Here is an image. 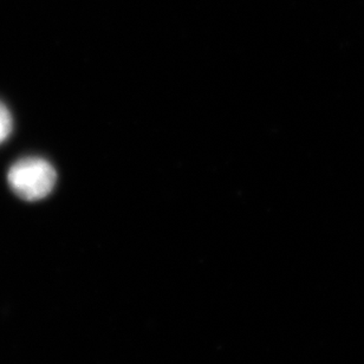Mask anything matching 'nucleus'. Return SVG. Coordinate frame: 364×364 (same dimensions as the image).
<instances>
[{
    "mask_svg": "<svg viewBox=\"0 0 364 364\" xmlns=\"http://www.w3.org/2000/svg\"><path fill=\"white\" fill-rule=\"evenodd\" d=\"M14 128V119L6 105L0 101V144L7 140Z\"/></svg>",
    "mask_w": 364,
    "mask_h": 364,
    "instance_id": "obj_2",
    "label": "nucleus"
},
{
    "mask_svg": "<svg viewBox=\"0 0 364 364\" xmlns=\"http://www.w3.org/2000/svg\"><path fill=\"white\" fill-rule=\"evenodd\" d=\"M56 181V169L44 159L36 156L18 160L7 173L12 192L26 201L44 199L53 192Z\"/></svg>",
    "mask_w": 364,
    "mask_h": 364,
    "instance_id": "obj_1",
    "label": "nucleus"
}]
</instances>
